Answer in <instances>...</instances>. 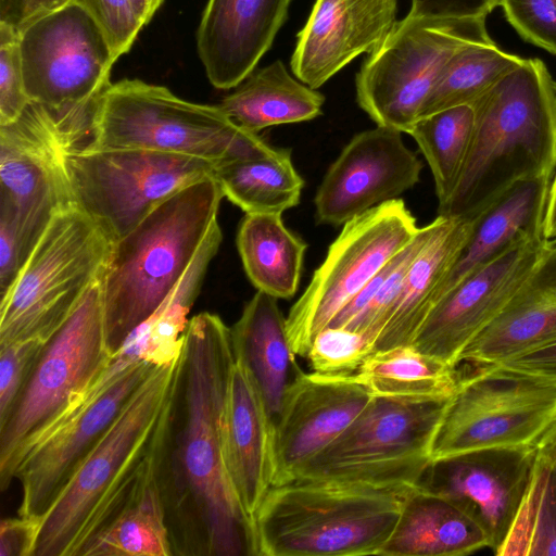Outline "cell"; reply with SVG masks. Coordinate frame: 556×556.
<instances>
[{
    "label": "cell",
    "instance_id": "obj_43",
    "mask_svg": "<svg viewBox=\"0 0 556 556\" xmlns=\"http://www.w3.org/2000/svg\"><path fill=\"white\" fill-rule=\"evenodd\" d=\"M501 0H412L408 16L430 18H485Z\"/></svg>",
    "mask_w": 556,
    "mask_h": 556
},
{
    "label": "cell",
    "instance_id": "obj_14",
    "mask_svg": "<svg viewBox=\"0 0 556 556\" xmlns=\"http://www.w3.org/2000/svg\"><path fill=\"white\" fill-rule=\"evenodd\" d=\"M419 228L402 199L384 202L346 222L286 317L292 352L306 357L315 336L414 239Z\"/></svg>",
    "mask_w": 556,
    "mask_h": 556
},
{
    "label": "cell",
    "instance_id": "obj_1",
    "mask_svg": "<svg viewBox=\"0 0 556 556\" xmlns=\"http://www.w3.org/2000/svg\"><path fill=\"white\" fill-rule=\"evenodd\" d=\"M185 357L155 367L39 520L33 556H79L166 454Z\"/></svg>",
    "mask_w": 556,
    "mask_h": 556
},
{
    "label": "cell",
    "instance_id": "obj_3",
    "mask_svg": "<svg viewBox=\"0 0 556 556\" xmlns=\"http://www.w3.org/2000/svg\"><path fill=\"white\" fill-rule=\"evenodd\" d=\"M469 152L439 215L471 220L514 184L553 176L556 86L540 59H525L471 104Z\"/></svg>",
    "mask_w": 556,
    "mask_h": 556
},
{
    "label": "cell",
    "instance_id": "obj_9",
    "mask_svg": "<svg viewBox=\"0 0 556 556\" xmlns=\"http://www.w3.org/2000/svg\"><path fill=\"white\" fill-rule=\"evenodd\" d=\"M448 399L375 396L295 480L417 485L432 462V442Z\"/></svg>",
    "mask_w": 556,
    "mask_h": 556
},
{
    "label": "cell",
    "instance_id": "obj_19",
    "mask_svg": "<svg viewBox=\"0 0 556 556\" xmlns=\"http://www.w3.org/2000/svg\"><path fill=\"white\" fill-rule=\"evenodd\" d=\"M424 167L402 138L383 126L355 135L330 165L315 195L318 224L340 226L399 199L420 179Z\"/></svg>",
    "mask_w": 556,
    "mask_h": 556
},
{
    "label": "cell",
    "instance_id": "obj_21",
    "mask_svg": "<svg viewBox=\"0 0 556 556\" xmlns=\"http://www.w3.org/2000/svg\"><path fill=\"white\" fill-rule=\"evenodd\" d=\"M274 430L254 376L235 356L222 414V454L229 486L254 540L256 513L274 483Z\"/></svg>",
    "mask_w": 556,
    "mask_h": 556
},
{
    "label": "cell",
    "instance_id": "obj_29",
    "mask_svg": "<svg viewBox=\"0 0 556 556\" xmlns=\"http://www.w3.org/2000/svg\"><path fill=\"white\" fill-rule=\"evenodd\" d=\"M325 97L294 79L277 60L253 71L219 106L240 127L257 134L283 124L311 121L321 114Z\"/></svg>",
    "mask_w": 556,
    "mask_h": 556
},
{
    "label": "cell",
    "instance_id": "obj_50",
    "mask_svg": "<svg viewBox=\"0 0 556 556\" xmlns=\"http://www.w3.org/2000/svg\"><path fill=\"white\" fill-rule=\"evenodd\" d=\"M136 10L143 22L147 25L155 12L159 10L164 0H132Z\"/></svg>",
    "mask_w": 556,
    "mask_h": 556
},
{
    "label": "cell",
    "instance_id": "obj_8",
    "mask_svg": "<svg viewBox=\"0 0 556 556\" xmlns=\"http://www.w3.org/2000/svg\"><path fill=\"white\" fill-rule=\"evenodd\" d=\"M112 244L106 231L78 206L60 211L1 295L0 345L49 340L101 279Z\"/></svg>",
    "mask_w": 556,
    "mask_h": 556
},
{
    "label": "cell",
    "instance_id": "obj_33",
    "mask_svg": "<svg viewBox=\"0 0 556 556\" xmlns=\"http://www.w3.org/2000/svg\"><path fill=\"white\" fill-rule=\"evenodd\" d=\"M355 375L374 396L416 400L448 397L459 378L456 367L412 344L372 353Z\"/></svg>",
    "mask_w": 556,
    "mask_h": 556
},
{
    "label": "cell",
    "instance_id": "obj_20",
    "mask_svg": "<svg viewBox=\"0 0 556 556\" xmlns=\"http://www.w3.org/2000/svg\"><path fill=\"white\" fill-rule=\"evenodd\" d=\"M534 445L460 453L429 465L419 485L463 503L482 526L489 547L500 549L531 481Z\"/></svg>",
    "mask_w": 556,
    "mask_h": 556
},
{
    "label": "cell",
    "instance_id": "obj_13",
    "mask_svg": "<svg viewBox=\"0 0 556 556\" xmlns=\"http://www.w3.org/2000/svg\"><path fill=\"white\" fill-rule=\"evenodd\" d=\"M556 417V386L478 365L458 378L431 447V460L481 448L534 445Z\"/></svg>",
    "mask_w": 556,
    "mask_h": 556
},
{
    "label": "cell",
    "instance_id": "obj_25",
    "mask_svg": "<svg viewBox=\"0 0 556 556\" xmlns=\"http://www.w3.org/2000/svg\"><path fill=\"white\" fill-rule=\"evenodd\" d=\"M489 547L486 533L458 500L419 484L405 494L379 556H458Z\"/></svg>",
    "mask_w": 556,
    "mask_h": 556
},
{
    "label": "cell",
    "instance_id": "obj_10",
    "mask_svg": "<svg viewBox=\"0 0 556 556\" xmlns=\"http://www.w3.org/2000/svg\"><path fill=\"white\" fill-rule=\"evenodd\" d=\"M490 41L485 18L407 15L365 59L355 79L357 103L377 126L408 134L452 55Z\"/></svg>",
    "mask_w": 556,
    "mask_h": 556
},
{
    "label": "cell",
    "instance_id": "obj_30",
    "mask_svg": "<svg viewBox=\"0 0 556 556\" xmlns=\"http://www.w3.org/2000/svg\"><path fill=\"white\" fill-rule=\"evenodd\" d=\"M237 247L257 291L276 299L296 293L307 244L285 226L281 214H245Z\"/></svg>",
    "mask_w": 556,
    "mask_h": 556
},
{
    "label": "cell",
    "instance_id": "obj_7",
    "mask_svg": "<svg viewBox=\"0 0 556 556\" xmlns=\"http://www.w3.org/2000/svg\"><path fill=\"white\" fill-rule=\"evenodd\" d=\"M94 112L61 113L29 102L0 125V219L13 228L23 263L51 219L75 205L66 157L91 140Z\"/></svg>",
    "mask_w": 556,
    "mask_h": 556
},
{
    "label": "cell",
    "instance_id": "obj_6",
    "mask_svg": "<svg viewBox=\"0 0 556 556\" xmlns=\"http://www.w3.org/2000/svg\"><path fill=\"white\" fill-rule=\"evenodd\" d=\"M87 146L188 155L217 165L278 150L236 124L219 105L193 103L139 79H123L106 88Z\"/></svg>",
    "mask_w": 556,
    "mask_h": 556
},
{
    "label": "cell",
    "instance_id": "obj_40",
    "mask_svg": "<svg viewBox=\"0 0 556 556\" xmlns=\"http://www.w3.org/2000/svg\"><path fill=\"white\" fill-rule=\"evenodd\" d=\"M47 341L34 338L0 345V424L10 414Z\"/></svg>",
    "mask_w": 556,
    "mask_h": 556
},
{
    "label": "cell",
    "instance_id": "obj_42",
    "mask_svg": "<svg viewBox=\"0 0 556 556\" xmlns=\"http://www.w3.org/2000/svg\"><path fill=\"white\" fill-rule=\"evenodd\" d=\"M99 24L117 58L127 53L142 29L132 0H75Z\"/></svg>",
    "mask_w": 556,
    "mask_h": 556
},
{
    "label": "cell",
    "instance_id": "obj_41",
    "mask_svg": "<svg viewBox=\"0 0 556 556\" xmlns=\"http://www.w3.org/2000/svg\"><path fill=\"white\" fill-rule=\"evenodd\" d=\"M500 5L525 40L556 54V0H501Z\"/></svg>",
    "mask_w": 556,
    "mask_h": 556
},
{
    "label": "cell",
    "instance_id": "obj_16",
    "mask_svg": "<svg viewBox=\"0 0 556 556\" xmlns=\"http://www.w3.org/2000/svg\"><path fill=\"white\" fill-rule=\"evenodd\" d=\"M551 240L520 238L442 296L410 343L457 367L465 346L488 326L525 283Z\"/></svg>",
    "mask_w": 556,
    "mask_h": 556
},
{
    "label": "cell",
    "instance_id": "obj_12",
    "mask_svg": "<svg viewBox=\"0 0 556 556\" xmlns=\"http://www.w3.org/2000/svg\"><path fill=\"white\" fill-rule=\"evenodd\" d=\"M216 166L194 156L87 144L72 150L66 157L74 204L113 241L132 230L165 199L214 177Z\"/></svg>",
    "mask_w": 556,
    "mask_h": 556
},
{
    "label": "cell",
    "instance_id": "obj_48",
    "mask_svg": "<svg viewBox=\"0 0 556 556\" xmlns=\"http://www.w3.org/2000/svg\"><path fill=\"white\" fill-rule=\"evenodd\" d=\"M26 0H0V22L18 27Z\"/></svg>",
    "mask_w": 556,
    "mask_h": 556
},
{
    "label": "cell",
    "instance_id": "obj_45",
    "mask_svg": "<svg viewBox=\"0 0 556 556\" xmlns=\"http://www.w3.org/2000/svg\"><path fill=\"white\" fill-rule=\"evenodd\" d=\"M39 521L22 517L7 518L0 526V556H33Z\"/></svg>",
    "mask_w": 556,
    "mask_h": 556
},
{
    "label": "cell",
    "instance_id": "obj_23",
    "mask_svg": "<svg viewBox=\"0 0 556 556\" xmlns=\"http://www.w3.org/2000/svg\"><path fill=\"white\" fill-rule=\"evenodd\" d=\"M291 0H208L197 31L199 56L211 84L231 89L270 48Z\"/></svg>",
    "mask_w": 556,
    "mask_h": 556
},
{
    "label": "cell",
    "instance_id": "obj_49",
    "mask_svg": "<svg viewBox=\"0 0 556 556\" xmlns=\"http://www.w3.org/2000/svg\"><path fill=\"white\" fill-rule=\"evenodd\" d=\"M543 237L546 240L556 239V176L552 181L543 226Z\"/></svg>",
    "mask_w": 556,
    "mask_h": 556
},
{
    "label": "cell",
    "instance_id": "obj_35",
    "mask_svg": "<svg viewBox=\"0 0 556 556\" xmlns=\"http://www.w3.org/2000/svg\"><path fill=\"white\" fill-rule=\"evenodd\" d=\"M525 59L501 50L494 41L459 49L447 61L425 99L419 118L438 111L472 104Z\"/></svg>",
    "mask_w": 556,
    "mask_h": 556
},
{
    "label": "cell",
    "instance_id": "obj_47",
    "mask_svg": "<svg viewBox=\"0 0 556 556\" xmlns=\"http://www.w3.org/2000/svg\"><path fill=\"white\" fill-rule=\"evenodd\" d=\"M70 1L72 0H26L20 25L46 12L52 11Z\"/></svg>",
    "mask_w": 556,
    "mask_h": 556
},
{
    "label": "cell",
    "instance_id": "obj_46",
    "mask_svg": "<svg viewBox=\"0 0 556 556\" xmlns=\"http://www.w3.org/2000/svg\"><path fill=\"white\" fill-rule=\"evenodd\" d=\"M536 457L556 472V417L534 443Z\"/></svg>",
    "mask_w": 556,
    "mask_h": 556
},
{
    "label": "cell",
    "instance_id": "obj_27",
    "mask_svg": "<svg viewBox=\"0 0 556 556\" xmlns=\"http://www.w3.org/2000/svg\"><path fill=\"white\" fill-rule=\"evenodd\" d=\"M471 228L472 220L446 216L440 231L413 262L374 342L372 353L413 342L434 307L441 286L465 247Z\"/></svg>",
    "mask_w": 556,
    "mask_h": 556
},
{
    "label": "cell",
    "instance_id": "obj_22",
    "mask_svg": "<svg viewBox=\"0 0 556 556\" xmlns=\"http://www.w3.org/2000/svg\"><path fill=\"white\" fill-rule=\"evenodd\" d=\"M396 0H316L291 58L296 78L318 89L362 53H371L396 24Z\"/></svg>",
    "mask_w": 556,
    "mask_h": 556
},
{
    "label": "cell",
    "instance_id": "obj_24",
    "mask_svg": "<svg viewBox=\"0 0 556 556\" xmlns=\"http://www.w3.org/2000/svg\"><path fill=\"white\" fill-rule=\"evenodd\" d=\"M554 338L556 239L501 313L465 346L458 364H498Z\"/></svg>",
    "mask_w": 556,
    "mask_h": 556
},
{
    "label": "cell",
    "instance_id": "obj_34",
    "mask_svg": "<svg viewBox=\"0 0 556 556\" xmlns=\"http://www.w3.org/2000/svg\"><path fill=\"white\" fill-rule=\"evenodd\" d=\"M473 126L472 105L462 104L418 118L408 131L431 169L439 207L450 200L458 184Z\"/></svg>",
    "mask_w": 556,
    "mask_h": 556
},
{
    "label": "cell",
    "instance_id": "obj_32",
    "mask_svg": "<svg viewBox=\"0 0 556 556\" xmlns=\"http://www.w3.org/2000/svg\"><path fill=\"white\" fill-rule=\"evenodd\" d=\"M160 472L161 468L149 475L134 498L87 543L79 556L173 555Z\"/></svg>",
    "mask_w": 556,
    "mask_h": 556
},
{
    "label": "cell",
    "instance_id": "obj_28",
    "mask_svg": "<svg viewBox=\"0 0 556 556\" xmlns=\"http://www.w3.org/2000/svg\"><path fill=\"white\" fill-rule=\"evenodd\" d=\"M276 298L257 291L230 328L233 353L249 367L276 422L281 401L299 368Z\"/></svg>",
    "mask_w": 556,
    "mask_h": 556
},
{
    "label": "cell",
    "instance_id": "obj_36",
    "mask_svg": "<svg viewBox=\"0 0 556 556\" xmlns=\"http://www.w3.org/2000/svg\"><path fill=\"white\" fill-rule=\"evenodd\" d=\"M497 556H556V472L536 457L533 475Z\"/></svg>",
    "mask_w": 556,
    "mask_h": 556
},
{
    "label": "cell",
    "instance_id": "obj_2",
    "mask_svg": "<svg viewBox=\"0 0 556 556\" xmlns=\"http://www.w3.org/2000/svg\"><path fill=\"white\" fill-rule=\"evenodd\" d=\"M233 361L230 328L215 314L194 315L186 329L173 479L180 506L188 504L197 517L205 554L256 556L222 454V414Z\"/></svg>",
    "mask_w": 556,
    "mask_h": 556
},
{
    "label": "cell",
    "instance_id": "obj_44",
    "mask_svg": "<svg viewBox=\"0 0 556 556\" xmlns=\"http://www.w3.org/2000/svg\"><path fill=\"white\" fill-rule=\"evenodd\" d=\"M496 365L556 386V338Z\"/></svg>",
    "mask_w": 556,
    "mask_h": 556
},
{
    "label": "cell",
    "instance_id": "obj_31",
    "mask_svg": "<svg viewBox=\"0 0 556 556\" xmlns=\"http://www.w3.org/2000/svg\"><path fill=\"white\" fill-rule=\"evenodd\" d=\"M224 197L245 214H282L298 205L304 180L289 149L270 155L241 159L215 167Z\"/></svg>",
    "mask_w": 556,
    "mask_h": 556
},
{
    "label": "cell",
    "instance_id": "obj_38",
    "mask_svg": "<svg viewBox=\"0 0 556 556\" xmlns=\"http://www.w3.org/2000/svg\"><path fill=\"white\" fill-rule=\"evenodd\" d=\"M371 354V343L364 333L326 327L313 339L306 358L315 372L343 376L356 374Z\"/></svg>",
    "mask_w": 556,
    "mask_h": 556
},
{
    "label": "cell",
    "instance_id": "obj_15",
    "mask_svg": "<svg viewBox=\"0 0 556 556\" xmlns=\"http://www.w3.org/2000/svg\"><path fill=\"white\" fill-rule=\"evenodd\" d=\"M17 29L30 102L61 113L98 104L118 58L81 4L72 0Z\"/></svg>",
    "mask_w": 556,
    "mask_h": 556
},
{
    "label": "cell",
    "instance_id": "obj_17",
    "mask_svg": "<svg viewBox=\"0 0 556 556\" xmlns=\"http://www.w3.org/2000/svg\"><path fill=\"white\" fill-rule=\"evenodd\" d=\"M157 366L140 362L74 416L27 442L17 453L13 480L22 488L17 515L40 520L76 468L132 393Z\"/></svg>",
    "mask_w": 556,
    "mask_h": 556
},
{
    "label": "cell",
    "instance_id": "obj_26",
    "mask_svg": "<svg viewBox=\"0 0 556 556\" xmlns=\"http://www.w3.org/2000/svg\"><path fill=\"white\" fill-rule=\"evenodd\" d=\"M552 177L514 184L471 219L469 238L442 283L438 301L520 238L543 235Z\"/></svg>",
    "mask_w": 556,
    "mask_h": 556
},
{
    "label": "cell",
    "instance_id": "obj_11",
    "mask_svg": "<svg viewBox=\"0 0 556 556\" xmlns=\"http://www.w3.org/2000/svg\"><path fill=\"white\" fill-rule=\"evenodd\" d=\"M111 356L99 280L47 341L10 414L0 424L2 491L13 481V466L22 446L62 414Z\"/></svg>",
    "mask_w": 556,
    "mask_h": 556
},
{
    "label": "cell",
    "instance_id": "obj_4",
    "mask_svg": "<svg viewBox=\"0 0 556 556\" xmlns=\"http://www.w3.org/2000/svg\"><path fill=\"white\" fill-rule=\"evenodd\" d=\"M223 198L215 177L202 179L165 199L132 230L113 241L100 279L111 354L181 280L218 222Z\"/></svg>",
    "mask_w": 556,
    "mask_h": 556
},
{
    "label": "cell",
    "instance_id": "obj_37",
    "mask_svg": "<svg viewBox=\"0 0 556 556\" xmlns=\"http://www.w3.org/2000/svg\"><path fill=\"white\" fill-rule=\"evenodd\" d=\"M445 219L446 216L438 215L430 224L420 227L414 239L388 262L383 281L346 329L364 333L374 346L413 262L437 236Z\"/></svg>",
    "mask_w": 556,
    "mask_h": 556
},
{
    "label": "cell",
    "instance_id": "obj_18",
    "mask_svg": "<svg viewBox=\"0 0 556 556\" xmlns=\"http://www.w3.org/2000/svg\"><path fill=\"white\" fill-rule=\"evenodd\" d=\"M374 397L355 374H306L298 368L275 422L273 486L294 481Z\"/></svg>",
    "mask_w": 556,
    "mask_h": 556
},
{
    "label": "cell",
    "instance_id": "obj_5",
    "mask_svg": "<svg viewBox=\"0 0 556 556\" xmlns=\"http://www.w3.org/2000/svg\"><path fill=\"white\" fill-rule=\"evenodd\" d=\"M410 488L331 480L273 486L255 516L256 556L378 555Z\"/></svg>",
    "mask_w": 556,
    "mask_h": 556
},
{
    "label": "cell",
    "instance_id": "obj_39",
    "mask_svg": "<svg viewBox=\"0 0 556 556\" xmlns=\"http://www.w3.org/2000/svg\"><path fill=\"white\" fill-rule=\"evenodd\" d=\"M18 29L0 22V125L16 119L29 103Z\"/></svg>",
    "mask_w": 556,
    "mask_h": 556
}]
</instances>
